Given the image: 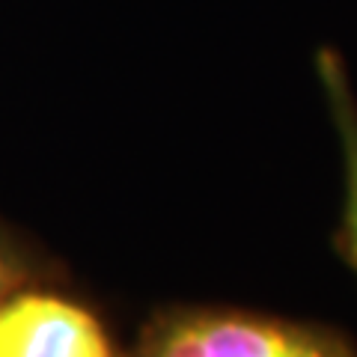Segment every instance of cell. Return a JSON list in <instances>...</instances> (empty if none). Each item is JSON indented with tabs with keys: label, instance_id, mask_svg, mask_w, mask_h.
Listing matches in <instances>:
<instances>
[{
	"label": "cell",
	"instance_id": "cell-1",
	"mask_svg": "<svg viewBox=\"0 0 357 357\" xmlns=\"http://www.w3.org/2000/svg\"><path fill=\"white\" fill-rule=\"evenodd\" d=\"M131 357H357V342L321 321L185 307L149 321Z\"/></svg>",
	"mask_w": 357,
	"mask_h": 357
},
{
	"label": "cell",
	"instance_id": "cell-2",
	"mask_svg": "<svg viewBox=\"0 0 357 357\" xmlns=\"http://www.w3.org/2000/svg\"><path fill=\"white\" fill-rule=\"evenodd\" d=\"M0 357H119V351L84 304L18 289L0 307Z\"/></svg>",
	"mask_w": 357,
	"mask_h": 357
},
{
	"label": "cell",
	"instance_id": "cell-3",
	"mask_svg": "<svg viewBox=\"0 0 357 357\" xmlns=\"http://www.w3.org/2000/svg\"><path fill=\"white\" fill-rule=\"evenodd\" d=\"M316 75L342 158V211L333 248L357 274V93L351 86L349 66L337 48H321L316 54Z\"/></svg>",
	"mask_w": 357,
	"mask_h": 357
},
{
	"label": "cell",
	"instance_id": "cell-4",
	"mask_svg": "<svg viewBox=\"0 0 357 357\" xmlns=\"http://www.w3.org/2000/svg\"><path fill=\"white\" fill-rule=\"evenodd\" d=\"M27 283V265L21 259V253L0 236V307L13 298L18 289Z\"/></svg>",
	"mask_w": 357,
	"mask_h": 357
}]
</instances>
